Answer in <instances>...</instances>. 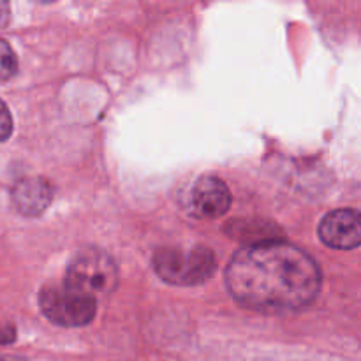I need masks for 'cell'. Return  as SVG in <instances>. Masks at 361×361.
Masks as SVG:
<instances>
[{
  "instance_id": "obj_1",
  "label": "cell",
  "mask_w": 361,
  "mask_h": 361,
  "mask_svg": "<svg viewBox=\"0 0 361 361\" xmlns=\"http://www.w3.org/2000/svg\"><path fill=\"white\" fill-rule=\"evenodd\" d=\"M321 281L314 257L281 240L243 247L226 268L233 298L267 314L305 309L319 295Z\"/></svg>"
},
{
  "instance_id": "obj_2",
  "label": "cell",
  "mask_w": 361,
  "mask_h": 361,
  "mask_svg": "<svg viewBox=\"0 0 361 361\" xmlns=\"http://www.w3.org/2000/svg\"><path fill=\"white\" fill-rule=\"evenodd\" d=\"M154 268L169 284L194 286L208 281L217 271V257L207 247H194L189 252L161 249L154 256Z\"/></svg>"
},
{
  "instance_id": "obj_3",
  "label": "cell",
  "mask_w": 361,
  "mask_h": 361,
  "mask_svg": "<svg viewBox=\"0 0 361 361\" xmlns=\"http://www.w3.org/2000/svg\"><path fill=\"white\" fill-rule=\"evenodd\" d=\"M63 284L92 298L106 296L118 284V268L108 254L88 250L74 257Z\"/></svg>"
},
{
  "instance_id": "obj_4",
  "label": "cell",
  "mask_w": 361,
  "mask_h": 361,
  "mask_svg": "<svg viewBox=\"0 0 361 361\" xmlns=\"http://www.w3.org/2000/svg\"><path fill=\"white\" fill-rule=\"evenodd\" d=\"M41 309L51 323L59 326H85L95 317L97 302L69 286H48L41 293Z\"/></svg>"
},
{
  "instance_id": "obj_5",
  "label": "cell",
  "mask_w": 361,
  "mask_h": 361,
  "mask_svg": "<svg viewBox=\"0 0 361 361\" xmlns=\"http://www.w3.org/2000/svg\"><path fill=\"white\" fill-rule=\"evenodd\" d=\"M317 235L331 249L351 250L361 242V221L356 210H335L324 215L317 228Z\"/></svg>"
},
{
  "instance_id": "obj_6",
  "label": "cell",
  "mask_w": 361,
  "mask_h": 361,
  "mask_svg": "<svg viewBox=\"0 0 361 361\" xmlns=\"http://www.w3.org/2000/svg\"><path fill=\"white\" fill-rule=\"evenodd\" d=\"M194 214L203 219H217L231 208L233 197L228 185L217 176H203L190 192Z\"/></svg>"
},
{
  "instance_id": "obj_7",
  "label": "cell",
  "mask_w": 361,
  "mask_h": 361,
  "mask_svg": "<svg viewBox=\"0 0 361 361\" xmlns=\"http://www.w3.org/2000/svg\"><path fill=\"white\" fill-rule=\"evenodd\" d=\"M53 200V189L44 178H25L13 189V204L20 214L27 217L41 215Z\"/></svg>"
},
{
  "instance_id": "obj_8",
  "label": "cell",
  "mask_w": 361,
  "mask_h": 361,
  "mask_svg": "<svg viewBox=\"0 0 361 361\" xmlns=\"http://www.w3.org/2000/svg\"><path fill=\"white\" fill-rule=\"evenodd\" d=\"M18 59L9 42L0 39V81H7L16 74Z\"/></svg>"
},
{
  "instance_id": "obj_9",
  "label": "cell",
  "mask_w": 361,
  "mask_h": 361,
  "mask_svg": "<svg viewBox=\"0 0 361 361\" xmlns=\"http://www.w3.org/2000/svg\"><path fill=\"white\" fill-rule=\"evenodd\" d=\"M11 134H13V116H11L6 102L0 99V143L9 140Z\"/></svg>"
},
{
  "instance_id": "obj_10",
  "label": "cell",
  "mask_w": 361,
  "mask_h": 361,
  "mask_svg": "<svg viewBox=\"0 0 361 361\" xmlns=\"http://www.w3.org/2000/svg\"><path fill=\"white\" fill-rule=\"evenodd\" d=\"M14 337H16L14 328L9 323H2L0 321V344H9V342L14 341Z\"/></svg>"
},
{
  "instance_id": "obj_11",
  "label": "cell",
  "mask_w": 361,
  "mask_h": 361,
  "mask_svg": "<svg viewBox=\"0 0 361 361\" xmlns=\"http://www.w3.org/2000/svg\"><path fill=\"white\" fill-rule=\"evenodd\" d=\"M7 20H9V6L6 2H0V27H4Z\"/></svg>"
},
{
  "instance_id": "obj_12",
  "label": "cell",
  "mask_w": 361,
  "mask_h": 361,
  "mask_svg": "<svg viewBox=\"0 0 361 361\" xmlns=\"http://www.w3.org/2000/svg\"><path fill=\"white\" fill-rule=\"evenodd\" d=\"M0 361H13V360H7V358H0Z\"/></svg>"
}]
</instances>
